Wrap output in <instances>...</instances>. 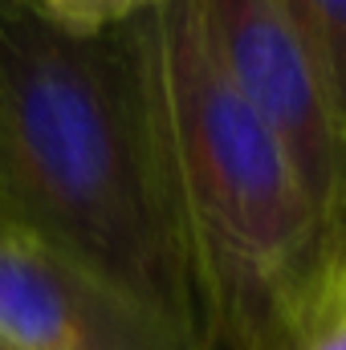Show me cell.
I'll list each match as a JSON object with an SVG mask.
<instances>
[{
    "mask_svg": "<svg viewBox=\"0 0 346 350\" xmlns=\"http://www.w3.org/2000/svg\"><path fill=\"white\" fill-rule=\"evenodd\" d=\"M0 228L208 350L127 25L70 37L29 0H0Z\"/></svg>",
    "mask_w": 346,
    "mask_h": 350,
    "instance_id": "cell-1",
    "label": "cell"
},
{
    "mask_svg": "<svg viewBox=\"0 0 346 350\" xmlns=\"http://www.w3.org/2000/svg\"><path fill=\"white\" fill-rule=\"evenodd\" d=\"M208 350H261L346 273L273 135L212 70L191 0L127 25Z\"/></svg>",
    "mask_w": 346,
    "mask_h": 350,
    "instance_id": "cell-2",
    "label": "cell"
},
{
    "mask_svg": "<svg viewBox=\"0 0 346 350\" xmlns=\"http://www.w3.org/2000/svg\"><path fill=\"white\" fill-rule=\"evenodd\" d=\"M191 8L212 70L285 151L346 265V135L293 25L277 0H191Z\"/></svg>",
    "mask_w": 346,
    "mask_h": 350,
    "instance_id": "cell-3",
    "label": "cell"
},
{
    "mask_svg": "<svg viewBox=\"0 0 346 350\" xmlns=\"http://www.w3.org/2000/svg\"><path fill=\"white\" fill-rule=\"evenodd\" d=\"M0 338L16 350H191L62 253L0 228Z\"/></svg>",
    "mask_w": 346,
    "mask_h": 350,
    "instance_id": "cell-4",
    "label": "cell"
},
{
    "mask_svg": "<svg viewBox=\"0 0 346 350\" xmlns=\"http://www.w3.org/2000/svg\"><path fill=\"white\" fill-rule=\"evenodd\" d=\"M297 41L306 45L330 110L346 135V0H277Z\"/></svg>",
    "mask_w": 346,
    "mask_h": 350,
    "instance_id": "cell-5",
    "label": "cell"
},
{
    "mask_svg": "<svg viewBox=\"0 0 346 350\" xmlns=\"http://www.w3.org/2000/svg\"><path fill=\"white\" fill-rule=\"evenodd\" d=\"M261 350H346V273L330 277Z\"/></svg>",
    "mask_w": 346,
    "mask_h": 350,
    "instance_id": "cell-6",
    "label": "cell"
},
{
    "mask_svg": "<svg viewBox=\"0 0 346 350\" xmlns=\"http://www.w3.org/2000/svg\"><path fill=\"white\" fill-rule=\"evenodd\" d=\"M29 4L70 37H106L143 16L155 0H29Z\"/></svg>",
    "mask_w": 346,
    "mask_h": 350,
    "instance_id": "cell-7",
    "label": "cell"
},
{
    "mask_svg": "<svg viewBox=\"0 0 346 350\" xmlns=\"http://www.w3.org/2000/svg\"><path fill=\"white\" fill-rule=\"evenodd\" d=\"M0 350H16V347H12V342H4V338H0Z\"/></svg>",
    "mask_w": 346,
    "mask_h": 350,
    "instance_id": "cell-8",
    "label": "cell"
}]
</instances>
